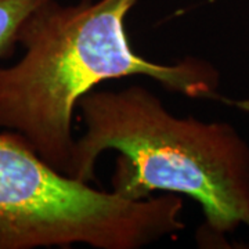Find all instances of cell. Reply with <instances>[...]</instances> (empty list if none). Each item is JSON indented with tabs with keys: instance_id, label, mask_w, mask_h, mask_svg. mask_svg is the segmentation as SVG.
Segmentation results:
<instances>
[{
	"instance_id": "1",
	"label": "cell",
	"mask_w": 249,
	"mask_h": 249,
	"mask_svg": "<svg viewBox=\"0 0 249 249\" xmlns=\"http://www.w3.org/2000/svg\"><path fill=\"white\" fill-rule=\"evenodd\" d=\"M137 0H49L21 28L22 57L0 68V129L21 134L43 160L70 176L76 137L72 122L79 100L103 82L147 76L170 93L213 100L249 111L248 101L220 94V73L204 58L173 64L136 53L126 18Z\"/></svg>"
},
{
	"instance_id": "2",
	"label": "cell",
	"mask_w": 249,
	"mask_h": 249,
	"mask_svg": "<svg viewBox=\"0 0 249 249\" xmlns=\"http://www.w3.org/2000/svg\"><path fill=\"white\" fill-rule=\"evenodd\" d=\"M83 134L76 139L70 176L96 178L107 150L119 152L112 191L139 201L157 191L199 204L204 224L196 238L224 247L226 235L249 231V144L227 122L176 116L151 90H93L78 103Z\"/></svg>"
},
{
	"instance_id": "3",
	"label": "cell",
	"mask_w": 249,
	"mask_h": 249,
	"mask_svg": "<svg viewBox=\"0 0 249 249\" xmlns=\"http://www.w3.org/2000/svg\"><path fill=\"white\" fill-rule=\"evenodd\" d=\"M183 206L176 194L132 201L93 188L0 132V249H142L186 229Z\"/></svg>"
},
{
	"instance_id": "4",
	"label": "cell",
	"mask_w": 249,
	"mask_h": 249,
	"mask_svg": "<svg viewBox=\"0 0 249 249\" xmlns=\"http://www.w3.org/2000/svg\"><path fill=\"white\" fill-rule=\"evenodd\" d=\"M49 0H0V60L16 52L21 28Z\"/></svg>"
}]
</instances>
